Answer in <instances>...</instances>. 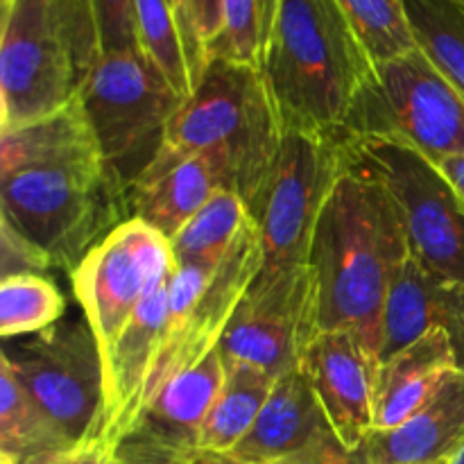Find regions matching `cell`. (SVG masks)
Masks as SVG:
<instances>
[{
  "instance_id": "cell-24",
  "label": "cell",
  "mask_w": 464,
  "mask_h": 464,
  "mask_svg": "<svg viewBox=\"0 0 464 464\" xmlns=\"http://www.w3.org/2000/svg\"><path fill=\"white\" fill-rule=\"evenodd\" d=\"M252 220L247 204L234 190L218 193L170 240L175 267H218Z\"/></svg>"
},
{
  "instance_id": "cell-2",
  "label": "cell",
  "mask_w": 464,
  "mask_h": 464,
  "mask_svg": "<svg viewBox=\"0 0 464 464\" xmlns=\"http://www.w3.org/2000/svg\"><path fill=\"white\" fill-rule=\"evenodd\" d=\"M408 256L397 202L374 172L352 161L322 211L308 258L320 331L352 329L379 353L385 299Z\"/></svg>"
},
{
  "instance_id": "cell-15",
  "label": "cell",
  "mask_w": 464,
  "mask_h": 464,
  "mask_svg": "<svg viewBox=\"0 0 464 464\" xmlns=\"http://www.w3.org/2000/svg\"><path fill=\"white\" fill-rule=\"evenodd\" d=\"M335 438L356 451L374 430L381 358L352 329L320 331L302 362Z\"/></svg>"
},
{
  "instance_id": "cell-10",
  "label": "cell",
  "mask_w": 464,
  "mask_h": 464,
  "mask_svg": "<svg viewBox=\"0 0 464 464\" xmlns=\"http://www.w3.org/2000/svg\"><path fill=\"white\" fill-rule=\"evenodd\" d=\"M352 161L374 172L397 202L412 256L464 285V208L435 161L383 136L347 139Z\"/></svg>"
},
{
  "instance_id": "cell-25",
  "label": "cell",
  "mask_w": 464,
  "mask_h": 464,
  "mask_svg": "<svg viewBox=\"0 0 464 464\" xmlns=\"http://www.w3.org/2000/svg\"><path fill=\"white\" fill-rule=\"evenodd\" d=\"M417 50L464 93V7L456 0H403Z\"/></svg>"
},
{
  "instance_id": "cell-39",
  "label": "cell",
  "mask_w": 464,
  "mask_h": 464,
  "mask_svg": "<svg viewBox=\"0 0 464 464\" xmlns=\"http://www.w3.org/2000/svg\"><path fill=\"white\" fill-rule=\"evenodd\" d=\"M12 3H14V0H0V5H3V9H7Z\"/></svg>"
},
{
  "instance_id": "cell-36",
  "label": "cell",
  "mask_w": 464,
  "mask_h": 464,
  "mask_svg": "<svg viewBox=\"0 0 464 464\" xmlns=\"http://www.w3.org/2000/svg\"><path fill=\"white\" fill-rule=\"evenodd\" d=\"M184 464H243L234 460L227 453H211V451H198L193 458H188Z\"/></svg>"
},
{
  "instance_id": "cell-17",
  "label": "cell",
  "mask_w": 464,
  "mask_h": 464,
  "mask_svg": "<svg viewBox=\"0 0 464 464\" xmlns=\"http://www.w3.org/2000/svg\"><path fill=\"white\" fill-rule=\"evenodd\" d=\"M435 329L451 334L464 367V285L435 275L411 252L381 315V362Z\"/></svg>"
},
{
  "instance_id": "cell-1",
  "label": "cell",
  "mask_w": 464,
  "mask_h": 464,
  "mask_svg": "<svg viewBox=\"0 0 464 464\" xmlns=\"http://www.w3.org/2000/svg\"><path fill=\"white\" fill-rule=\"evenodd\" d=\"M130 199L109 175L82 100L48 118L0 131V218L75 270L121 222Z\"/></svg>"
},
{
  "instance_id": "cell-9",
  "label": "cell",
  "mask_w": 464,
  "mask_h": 464,
  "mask_svg": "<svg viewBox=\"0 0 464 464\" xmlns=\"http://www.w3.org/2000/svg\"><path fill=\"white\" fill-rule=\"evenodd\" d=\"M401 140L440 163L464 154V93L420 50L379 63L347 127V139Z\"/></svg>"
},
{
  "instance_id": "cell-18",
  "label": "cell",
  "mask_w": 464,
  "mask_h": 464,
  "mask_svg": "<svg viewBox=\"0 0 464 464\" xmlns=\"http://www.w3.org/2000/svg\"><path fill=\"white\" fill-rule=\"evenodd\" d=\"M462 447L464 367H456L415 415L397 429L372 430L361 451L367 464H449Z\"/></svg>"
},
{
  "instance_id": "cell-3",
  "label": "cell",
  "mask_w": 464,
  "mask_h": 464,
  "mask_svg": "<svg viewBox=\"0 0 464 464\" xmlns=\"http://www.w3.org/2000/svg\"><path fill=\"white\" fill-rule=\"evenodd\" d=\"M261 72L284 131L347 139L376 63L338 0H279Z\"/></svg>"
},
{
  "instance_id": "cell-42",
  "label": "cell",
  "mask_w": 464,
  "mask_h": 464,
  "mask_svg": "<svg viewBox=\"0 0 464 464\" xmlns=\"http://www.w3.org/2000/svg\"><path fill=\"white\" fill-rule=\"evenodd\" d=\"M111 464H113V462H111Z\"/></svg>"
},
{
  "instance_id": "cell-13",
  "label": "cell",
  "mask_w": 464,
  "mask_h": 464,
  "mask_svg": "<svg viewBox=\"0 0 464 464\" xmlns=\"http://www.w3.org/2000/svg\"><path fill=\"white\" fill-rule=\"evenodd\" d=\"M172 272L170 240L139 218H127L82 258L71 272L72 290L102 356Z\"/></svg>"
},
{
  "instance_id": "cell-14",
  "label": "cell",
  "mask_w": 464,
  "mask_h": 464,
  "mask_svg": "<svg viewBox=\"0 0 464 464\" xmlns=\"http://www.w3.org/2000/svg\"><path fill=\"white\" fill-rule=\"evenodd\" d=\"M220 349L172 379L111 447L113 464H184L199 451V433L225 381Z\"/></svg>"
},
{
  "instance_id": "cell-26",
  "label": "cell",
  "mask_w": 464,
  "mask_h": 464,
  "mask_svg": "<svg viewBox=\"0 0 464 464\" xmlns=\"http://www.w3.org/2000/svg\"><path fill=\"white\" fill-rule=\"evenodd\" d=\"M57 426L23 390L7 362L0 358V453L14 458L68 449Z\"/></svg>"
},
{
  "instance_id": "cell-38",
  "label": "cell",
  "mask_w": 464,
  "mask_h": 464,
  "mask_svg": "<svg viewBox=\"0 0 464 464\" xmlns=\"http://www.w3.org/2000/svg\"><path fill=\"white\" fill-rule=\"evenodd\" d=\"M449 464H464V447L460 449V453H458V456L453 458V460L449 462Z\"/></svg>"
},
{
  "instance_id": "cell-41",
  "label": "cell",
  "mask_w": 464,
  "mask_h": 464,
  "mask_svg": "<svg viewBox=\"0 0 464 464\" xmlns=\"http://www.w3.org/2000/svg\"><path fill=\"white\" fill-rule=\"evenodd\" d=\"M456 3H460V5H462V7H464V0H456Z\"/></svg>"
},
{
  "instance_id": "cell-27",
  "label": "cell",
  "mask_w": 464,
  "mask_h": 464,
  "mask_svg": "<svg viewBox=\"0 0 464 464\" xmlns=\"http://www.w3.org/2000/svg\"><path fill=\"white\" fill-rule=\"evenodd\" d=\"M66 313L57 285L41 275L3 276L0 284V334L5 340L41 334Z\"/></svg>"
},
{
  "instance_id": "cell-12",
  "label": "cell",
  "mask_w": 464,
  "mask_h": 464,
  "mask_svg": "<svg viewBox=\"0 0 464 464\" xmlns=\"http://www.w3.org/2000/svg\"><path fill=\"white\" fill-rule=\"evenodd\" d=\"M320 334V299L311 266L258 272L220 343L225 365L247 362L272 379L299 370Z\"/></svg>"
},
{
  "instance_id": "cell-19",
  "label": "cell",
  "mask_w": 464,
  "mask_h": 464,
  "mask_svg": "<svg viewBox=\"0 0 464 464\" xmlns=\"http://www.w3.org/2000/svg\"><path fill=\"white\" fill-rule=\"evenodd\" d=\"M222 190H234L229 157L220 150L193 154L136 184L130 193V218L148 222L172 240Z\"/></svg>"
},
{
  "instance_id": "cell-4",
  "label": "cell",
  "mask_w": 464,
  "mask_h": 464,
  "mask_svg": "<svg viewBox=\"0 0 464 464\" xmlns=\"http://www.w3.org/2000/svg\"><path fill=\"white\" fill-rule=\"evenodd\" d=\"M281 140L284 125L263 72L213 57L193 95L184 100L168 122L152 163L136 184L152 179L193 154L220 150L231 161L236 195L258 222Z\"/></svg>"
},
{
  "instance_id": "cell-34",
  "label": "cell",
  "mask_w": 464,
  "mask_h": 464,
  "mask_svg": "<svg viewBox=\"0 0 464 464\" xmlns=\"http://www.w3.org/2000/svg\"><path fill=\"white\" fill-rule=\"evenodd\" d=\"M18 464H111V449L102 440L21 458Z\"/></svg>"
},
{
  "instance_id": "cell-35",
  "label": "cell",
  "mask_w": 464,
  "mask_h": 464,
  "mask_svg": "<svg viewBox=\"0 0 464 464\" xmlns=\"http://www.w3.org/2000/svg\"><path fill=\"white\" fill-rule=\"evenodd\" d=\"M440 170L444 172V177L449 179V184L456 190L458 199H460L464 208V154H458V157H449L444 161L438 163Z\"/></svg>"
},
{
  "instance_id": "cell-33",
  "label": "cell",
  "mask_w": 464,
  "mask_h": 464,
  "mask_svg": "<svg viewBox=\"0 0 464 464\" xmlns=\"http://www.w3.org/2000/svg\"><path fill=\"white\" fill-rule=\"evenodd\" d=\"M272 464H367V460L361 449L352 451L334 433H326L304 451Z\"/></svg>"
},
{
  "instance_id": "cell-16",
  "label": "cell",
  "mask_w": 464,
  "mask_h": 464,
  "mask_svg": "<svg viewBox=\"0 0 464 464\" xmlns=\"http://www.w3.org/2000/svg\"><path fill=\"white\" fill-rule=\"evenodd\" d=\"M175 275V272H172ZM172 279V276H170ZM170 279L134 313L104 353V415L100 438L109 449L130 430L140 412L170 308Z\"/></svg>"
},
{
  "instance_id": "cell-37",
  "label": "cell",
  "mask_w": 464,
  "mask_h": 464,
  "mask_svg": "<svg viewBox=\"0 0 464 464\" xmlns=\"http://www.w3.org/2000/svg\"><path fill=\"white\" fill-rule=\"evenodd\" d=\"M0 464H18V458L9 456V453H0Z\"/></svg>"
},
{
  "instance_id": "cell-5",
  "label": "cell",
  "mask_w": 464,
  "mask_h": 464,
  "mask_svg": "<svg viewBox=\"0 0 464 464\" xmlns=\"http://www.w3.org/2000/svg\"><path fill=\"white\" fill-rule=\"evenodd\" d=\"M100 57L91 0H14L3 9L0 131L75 102Z\"/></svg>"
},
{
  "instance_id": "cell-21",
  "label": "cell",
  "mask_w": 464,
  "mask_h": 464,
  "mask_svg": "<svg viewBox=\"0 0 464 464\" xmlns=\"http://www.w3.org/2000/svg\"><path fill=\"white\" fill-rule=\"evenodd\" d=\"M456 367H460L456 343L444 329L429 331L381 362L376 376L374 430L397 429L415 415Z\"/></svg>"
},
{
  "instance_id": "cell-6",
  "label": "cell",
  "mask_w": 464,
  "mask_h": 464,
  "mask_svg": "<svg viewBox=\"0 0 464 464\" xmlns=\"http://www.w3.org/2000/svg\"><path fill=\"white\" fill-rule=\"evenodd\" d=\"M109 175L130 199L184 98L143 53L102 54L80 91Z\"/></svg>"
},
{
  "instance_id": "cell-23",
  "label": "cell",
  "mask_w": 464,
  "mask_h": 464,
  "mask_svg": "<svg viewBox=\"0 0 464 464\" xmlns=\"http://www.w3.org/2000/svg\"><path fill=\"white\" fill-rule=\"evenodd\" d=\"M225 370L222 388L199 433V451H234L254 426L276 381L247 362L225 365Z\"/></svg>"
},
{
  "instance_id": "cell-11",
  "label": "cell",
  "mask_w": 464,
  "mask_h": 464,
  "mask_svg": "<svg viewBox=\"0 0 464 464\" xmlns=\"http://www.w3.org/2000/svg\"><path fill=\"white\" fill-rule=\"evenodd\" d=\"M349 166L352 154L343 136L284 131L258 218L263 272L308 266L317 222Z\"/></svg>"
},
{
  "instance_id": "cell-31",
  "label": "cell",
  "mask_w": 464,
  "mask_h": 464,
  "mask_svg": "<svg viewBox=\"0 0 464 464\" xmlns=\"http://www.w3.org/2000/svg\"><path fill=\"white\" fill-rule=\"evenodd\" d=\"M0 254H3V276L12 275H41L48 270L50 261L36 245H32L21 231L14 229L7 220L0 218Z\"/></svg>"
},
{
  "instance_id": "cell-40",
  "label": "cell",
  "mask_w": 464,
  "mask_h": 464,
  "mask_svg": "<svg viewBox=\"0 0 464 464\" xmlns=\"http://www.w3.org/2000/svg\"><path fill=\"white\" fill-rule=\"evenodd\" d=\"M172 5H175V7L179 9V0H172Z\"/></svg>"
},
{
  "instance_id": "cell-22",
  "label": "cell",
  "mask_w": 464,
  "mask_h": 464,
  "mask_svg": "<svg viewBox=\"0 0 464 464\" xmlns=\"http://www.w3.org/2000/svg\"><path fill=\"white\" fill-rule=\"evenodd\" d=\"M136 39L140 53L181 98L188 100L207 63L172 0H136Z\"/></svg>"
},
{
  "instance_id": "cell-7",
  "label": "cell",
  "mask_w": 464,
  "mask_h": 464,
  "mask_svg": "<svg viewBox=\"0 0 464 464\" xmlns=\"http://www.w3.org/2000/svg\"><path fill=\"white\" fill-rule=\"evenodd\" d=\"M261 267L263 249L256 220L245 227L229 256L218 267H175L166 329L140 412L172 379L220 349L222 335Z\"/></svg>"
},
{
  "instance_id": "cell-8",
  "label": "cell",
  "mask_w": 464,
  "mask_h": 464,
  "mask_svg": "<svg viewBox=\"0 0 464 464\" xmlns=\"http://www.w3.org/2000/svg\"><path fill=\"white\" fill-rule=\"evenodd\" d=\"M3 361L71 447L100 438L104 358L89 320H62L41 334L14 338Z\"/></svg>"
},
{
  "instance_id": "cell-20",
  "label": "cell",
  "mask_w": 464,
  "mask_h": 464,
  "mask_svg": "<svg viewBox=\"0 0 464 464\" xmlns=\"http://www.w3.org/2000/svg\"><path fill=\"white\" fill-rule=\"evenodd\" d=\"M334 433L315 397L311 379L299 370L279 376L256 421L231 456L243 464H272L295 456Z\"/></svg>"
},
{
  "instance_id": "cell-29",
  "label": "cell",
  "mask_w": 464,
  "mask_h": 464,
  "mask_svg": "<svg viewBox=\"0 0 464 464\" xmlns=\"http://www.w3.org/2000/svg\"><path fill=\"white\" fill-rule=\"evenodd\" d=\"M338 5L376 66L417 48L403 0H338Z\"/></svg>"
},
{
  "instance_id": "cell-32",
  "label": "cell",
  "mask_w": 464,
  "mask_h": 464,
  "mask_svg": "<svg viewBox=\"0 0 464 464\" xmlns=\"http://www.w3.org/2000/svg\"><path fill=\"white\" fill-rule=\"evenodd\" d=\"M179 14L199 57L208 63V50L222 27V0H179Z\"/></svg>"
},
{
  "instance_id": "cell-28",
  "label": "cell",
  "mask_w": 464,
  "mask_h": 464,
  "mask_svg": "<svg viewBox=\"0 0 464 464\" xmlns=\"http://www.w3.org/2000/svg\"><path fill=\"white\" fill-rule=\"evenodd\" d=\"M279 0H222V27L208 59H229L263 71Z\"/></svg>"
},
{
  "instance_id": "cell-30",
  "label": "cell",
  "mask_w": 464,
  "mask_h": 464,
  "mask_svg": "<svg viewBox=\"0 0 464 464\" xmlns=\"http://www.w3.org/2000/svg\"><path fill=\"white\" fill-rule=\"evenodd\" d=\"M102 54L140 53L136 39V0H91Z\"/></svg>"
}]
</instances>
